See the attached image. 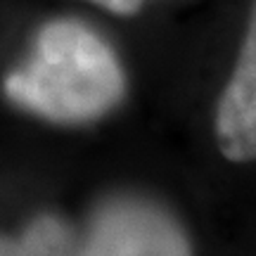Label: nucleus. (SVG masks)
<instances>
[{
    "mask_svg": "<svg viewBox=\"0 0 256 256\" xmlns=\"http://www.w3.org/2000/svg\"><path fill=\"white\" fill-rule=\"evenodd\" d=\"M124 90L126 78L112 48L74 19L40 28L31 60L5 81L12 102L62 124L100 119Z\"/></svg>",
    "mask_w": 256,
    "mask_h": 256,
    "instance_id": "obj_1",
    "label": "nucleus"
},
{
    "mask_svg": "<svg viewBox=\"0 0 256 256\" xmlns=\"http://www.w3.org/2000/svg\"><path fill=\"white\" fill-rule=\"evenodd\" d=\"M81 256H192V249L164 209L142 200H116L95 216Z\"/></svg>",
    "mask_w": 256,
    "mask_h": 256,
    "instance_id": "obj_2",
    "label": "nucleus"
},
{
    "mask_svg": "<svg viewBox=\"0 0 256 256\" xmlns=\"http://www.w3.org/2000/svg\"><path fill=\"white\" fill-rule=\"evenodd\" d=\"M216 142L230 162H256V0L235 72L218 100Z\"/></svg>",
    "mask_w": 256,
    "mask_h": 256,
    "instance_id": "obj_3",
    "label": "nucleus"
},
{
    "mask_svg": "<svg viewBox=\"0 0 256 256\" xmlns=\"http://www.w3.org/2000/svg\"><path fill=\"white\" fill-rule=\"evenodd\" d=\"M17 242L24 256H72L69 230L52 216L34 220Z\"/></svg>",
    "mask_w": 256,
    "mask_h": 256,
    "instance_id": "obj_4",
    "label": "nucleus"
},
{
    "mask_svg": "<svg viewBox=\"0 0 256 256\" xmlns=\"http://www.w3.org/2000/svg\"><path fill=\"white\" fill-rule=\"evenodd\" d=\"M88 2H95V5L110 10L114 14H121V17L136 14L140 10V5H142V0H88Z\"/></svg>",
    "mask_w": 256,
    "mask_h": 256,
    "instance_id": "obj_5",
    "label": "nucleus"
},
{
    "mask_svg": "<svg viewBox=\"0 0 256 256\" xmlns=\"http://www.w3.org/2000/svg\"><path fill=\"white\" fill-rule=\"evenodd\" d=\"M0 256H24V254H22V249H19V242L0 235Z\"/></svg>",
    "mask_w": 256,
    "mask_h": 256,
    "instance_id": "obj_6",
    "label": "nucleus"
}]
</instances>
